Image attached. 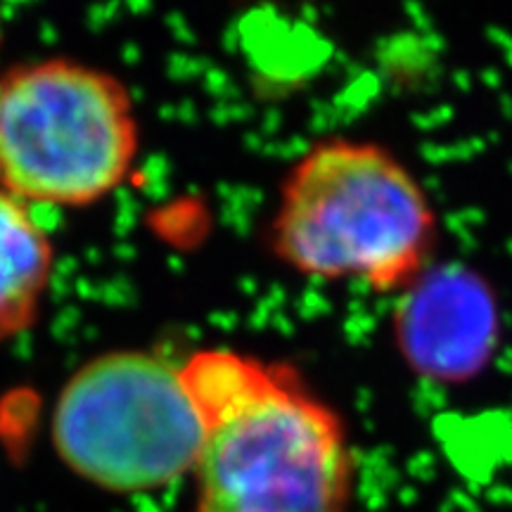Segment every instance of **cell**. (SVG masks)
I'll return each instance as SVG.
<instances>
[{
	"instance_id": "obj_1",
	"label": "cell",
	"mask_w": 512,
	"mask_h": 512,
	"mask_svg": "<svg viewBox=\"0 0 512 512\" xmlns=\"http://www.w3.org/2000/svg\"><path fill=\"white\" fill-rule=\"evenodd\" d=\"M181 377L204 434L195 512H349L356 463L347 427L297 370L207 349Z\"/></svg>"
},
{
	"instance_id": "obj_2",
	"label": "cell",
	"mask_w": 512,
	"mask_h": 512,
	"mask_svg": "<svg viewBox=\"0 0 512 512\" xmlns=\"http://www.w3.org/2000/svg\"><path fill=\"white\" fill-rule=\"evenodd\" d=\"M437 230L430 195L392 150L325 138L287 171L268 242L304 278L401 294L432 266Z\"/></svg>"
},
{
	"instance_id": "obj_3",
	"label": "cell",
	"mask_w": 512,
	"mask_h": 512,
	"mask_svg": "<svg viewBox=\"0 0 512 512\" xmlns=\"http://www.w3.org/2000/svg\"><path fill=\"white\" fill-rule=\"evenodd\" d=\"M136 155V112L117 76L43 60L0 81V188L24 204L98 202L126 181Z\"/></svg>"
},
{
	"instance_id": "obj_4",
	"label": "cell",
	"mask_w": 512,
	"mask_h": 512,
	"mask_svg": "<svg viewBox=\"0 0 512 512\" xmlns=\"http://www.w3.org/2000/svg\"><path fill=\"white\" fill-rule=\"evenodd\" d=\"M202 441L181 368L147 351H112L83 363L53 411L57 456L112 494L157 491L195 472Z\"/></svg>"
},
{
	"instance_id": "obj_5",
	"label": "cell",
	"mask_w": 512,
	"mask_h": 512,
	"mask_svg": "<svg viewBox=\"0 0 512 512\" xmlns=\"http://www.w3.org/2000/svg\"><path fill=\"white\" fill-rule=\"evenodd\" d=\"M396 344L430 382H463L491 361L498 339L494 292L465 266L427 268L399 294Z\"/></svg>"
},
{
	"instance_id": "obj_6",
	"label": "cell",
	"mask_w": 512,
	"mask_h": 512,
	"mask_svg": "<svg viewBox=\"0 0 512 512\" xmlns=\"http://www.w3.org/2000/svg\"><path fill=\"white\" fill-rule=\"evenodd\" d=\"M53 275V245L27 204L0 188V344L36 323Z\"/></svg>"
}]
</instances>
